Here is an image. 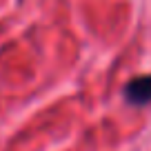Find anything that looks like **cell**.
<instances>
[{
	"mask_svg": "<svg viewBox=\"0 0 151 151\" xmlns=\"http://www.w3.org/2000/svg\"><path fill=\"white\" fill-rule=\"evenodd\" d=\"M122 96L129 104H136V107H142V104L151 102V73L138 76L131 82H127L122 89Z\"/></svg>",
	"mask_w": 151,
	"mask_h": 151,
	"instance_id": "6da1fadb",
	"label": "cell"
}]
</instances>
